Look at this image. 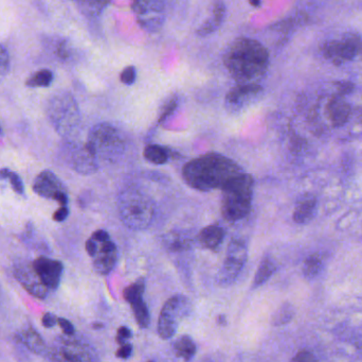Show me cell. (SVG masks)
Returning <instances> with one entry per match:
<instances>
[{
	"instance_id": "83f0119b",
	"label": "cell",
	"mask_w": 362,
	"mask_h": 362,
	"mask_svg": "<svg viewBox=\"0 0 362 362\" xmlns=\"http://www.w3.org/2000/svg\"><path fill=\"white\" fill-rule=\"evenodd\" d=\"M325 268V261L320 254H313L304 261L303 274L306 278H315L321 273Z\"/></svg>"
},
{
	"instance_id": "4dcf8cb0",
	"label": "cell",
	"mask_w": 362,
	"mask_h": 362,
	"mask_svg": "<svg viewBox=\"0 0 362 362\" xmlns=\"http://www.w3.org/2000/svg\"><path fill=\"white\" fill-rule=\"evenodd\" d=\"M144 291H146V281L144 278H141L124 289L123 298L127 303H131L134 300L144 297Z\"/></svg>"
},
{
	"instance_id": "6da1fadb",
	"label": "cell",
	"mask_w": 362,
	"mask_h": 362,
	"mask_svg": "<svg viewBox=\"0 0 362 362\" xmlns=\"http://www.w3.org/2000/svg\"><path fill=\"white\" fill-rule=\"evenodd\" d=\"M223 64L238 85H259L269 67V52L259 40L240 38L228 47Z\"/></svg>"
},
{
	"instance_id": "d4e9b609",
	"label": "cell",
	"mask_w": 362,
	"mask_h": 362,
	"mask_svg": "<svg viewBox=\"0 0 362 362\" xmlns=\"http://www.w3.org/2000/svg\"><path fill=\"white\" fill-rule=\"evenodd\" d=\"M173 350L180 358L189 362L193 358L194 355L196 354L197 348H196V344L193 339L189 336L185 335L181 336L174 342Z\"/></svg>"
},
{
	"instance_id": "cb8c5ba5",
	"label": "cell",
	"mask_w": 362,
	"mask_h": 362,
	"mask_svg": "<svg viewBox=\"0 0 362 362\" xmlns=\"http://www.w3.org/2000/svg\"><path fill=\"white\" fill-rule=\"evenodd\" d=\"M146 161L154 165H165L171 157V152L160 145H148L144 151Z\"/></svg>"
},
{
	"instance_id": "60d3db41",
	"label": "cell",
	"mask_w": 362,
	"mask_h": 362,
	"mask_svg": "<svg viewBox=\"0 0 362 362\" xmlns=\"http://www.w3.org/2000/svg\"><path fill=\"white\" fill-rule=\"evenodd\" d=\"M57 317L55 315L51 314V312H46L42 316V324L45 329H52L53 327L57 324Z\"/></svg>"
},
{
	"instance_id": "8992f818",
	"label": "cell",
	"mask_w": 362,
	"mask_h": 362,
	"mask_svg": "<svg viewBox=\"0 0 362 362\" xmlns=\"http://www.w3.org/2000/svg\"><path fill=\"white\" fill-rule=\"evenodd\" d=\"M47 115L57 134L71 138L81 128V112L78 102L68 91H57L47 103Z\"/></svg>"
},
{
	"instance_id": "8d00e7d4",
	"label": "cell",
	"mask_w": 362,
	"mask_h": 362,
	"mask_svg": "<svg viewBox=\"0 0 362 362\" xmlns=\"http://www.w3.org/2000/svg\"><path fill=\"white\" fill-rule=\"evenodd\" d=\"M291 362H317V358L310 351L302 350L291 359Z\"/></svg>"
},
{
	"instance_id": "277c9868",
	"label": "cell",
	"mask_w": 362,
	"mask_h": 362,
	"mask_svg": "<svg viewBox=\"0 0 362 362\" xmlns=\"http://www.w3.org/2000/svg\"><path fill=\"white\" fill-rule=\"evenodd\" d=\"M255 179L243 172L225 185L221 193V214L226 220L236 222L248 216L251 210Z\"/></svg>"
},
{
	"instance_id": "5bb4252c",
	"label": "cell",
	"mask_w": 362,
	"mask_h": 362,
	"mask_svg": "<svg viewBox=\"0 0 362 362\" xmlns=\"http://www.w3.org/2000/svg\"><path fill=\"white\" fill-rule=\"evenodd\" d=\"M32 188L40 197L54 200L62 206L68 205L69 199H68L67 189L63 182L50 170L40 172L34 180Z\"/></svg>"
},
{
	"instance_id": "f35d334b",
	"label": "cell",
	"mask_w": 362,
	"mask_h": 362,
	"mask_svg": "<svg viewBox=\"0 0 362 362\" xmlns=\"http://www.w3.org/2000/svg\"><path fill=\"white\" fill-rule=\"evenodd\" d=\"M132 337V331L127 327H121L117 332L116 341L120 346L127 344V340Z\"/></svg>"
},
{
	"instance_id": "7dc6e473",
	"label": "cell",
	"mask_w": 362,
	"mask_h": 362,
	"mask_svg": "<svg viewBox=\"0 0 362 362\" xmlns=\"http://www.w3.org/2000/svg\"><path fill=\"white\" fill-rule=\"evenodd\" d=\"M217 322H218L219 325H225L226 324L225 316H219L218 319H217Z\"/></svg>"
},
{
	"instance_id": "f546056e",
	"label": "cell",
	"mask_w": 362,
	"mask_h": 362,
	"mask_svg": "<svg viewBox=\"0 0 362 362\" xmlns=\"http://www.w3.org/2000/svg\"><path fill=\"white\" fill-rule=\"evenodd\" d=\"M81 12L86 16L95 17L100 16L105 10L106 6L110 4V2L103 1H78L76 2Z\"/></svg>"
},
{
	"instance_id": "7bdbcfd3",
	"label": "cell",
	"mask_w": 362,
	"mask_h": 362,
	"mask_svg": "<svg viewBox=\"0 0 362 362\" xmlns=\"http://www.w3.org/2000/svg\"><path fill=\"white\" fill-rule=\"evenodd\" d=\"M68 216H69V210H68L67 206H61L53 215V219L57 222H63L67 219Z\"/></svg>"
},
{
	"instance_id": "ac0fdd59",
	"label": "cell",
	"mask_w": 362,
	"mask_h": 362,
	"mask_svg": "<svg viewBox=\"0 0 362 362\" xmlns=\"http://www.w3.org/2000/svg\"><path fill=\"white\" fill-rule=\"evenodd\" d=\"M351 108L350 104L342 99L341 96L335 95L331 98L327 106V114L331 120L334 127L339 128L346 125L350 118Z\"/></svg>"
},
{
	"instance_id": "9a60e30c",
	"label": "cell",
	"mask_w": 362,
	"mask_h": 362,
	"mask_svg": "<svg viewBox=\"0 0 362 362\" xmlns=\"http://www.w3.org/2000/svg\"><path fill=\"white\" fill-rule=\"evenodd\" d=\"M13 274H14L17 282L36 299L45 300L48 297L50 291L46 288L40 278H38L32 263L21 261V263L15 264L14 268H13Z\"/></svg>"
},
{
	"instance_id": "4316f807",
	"label": "cell",
	"mask_w": 362,
	"mask_h": 362,
	"mask_svg": "<svg viewBox=\"0 0 362 362\" xmlns=\"http://www.w3.org/2000/svg\"><path fill=\"white\" fill-rule=\"evenodd\" d=\"M132 308H133L134 316H135L136 321L142 329H146L150 327L151 316L148 312V305L144 302V297L138 298L131 302Z\"/></svg>"
},
{
	"instance_id": "e0dca14e",
	"label": "cell",
	"mask_w": 362,
	"mask_h": 362,
	"mask_svg": "<svg viewBox=\"0 0 362 362\" xmlns=\"http://www.w3.org/2000/svg\"><path fill=\"white\" fill-rule=\"evenodd\" d=\"M97 254L93 257V268L97 273L107 276L114 270L118 259V249L112 240L97 242Z\"/></svg>"
},
{
	"instance_id": "e575fe53",
	"label": "cell",
	"mask_w": 362,
	"mask_h": 362,
	"mask_svg": "<svg viewBox=\"0 0 362 362\" xmlns=\"http://www.w3.org/2000/svg\"><path fill=\"white\" fill-rule=\"evenodd\" d=\"M136 79H137V70L134 66H129L125 68L120 74V81L124 83L125 85H132L135 83Z\"/></svg>"
},
{
	"instance_id": "f6af8a7d",
	"label": "cell",
	"mask_w": 362,
	"mask_h": 362,
	"mask_svg": "<svg viewBox=\"0 0 362 362\" xmlns=\"http://www.w3.org/2000/svg\"><path fill=\"white\" fill-rule=\"evenodd\" d=\"M91 238L97 242H107V240L110 239V234L104 231V230H98V231H95V233L93 234Z\"/></svg>"
},
{
	"instance_id": "1f68e13d",
	"label": "cell",
	"mask_w": 362,
	"mask_h": 362,
	"mask_svg": "<svg viewBox=\"0 0 362 362\" xmlns=\"http://www.w3.org/2000/svg\"><path fill=\"white\" fill-rule=\"evenodd\" d=\"M293 316H295V310L291 304L285 303L276 310L274 314V318H272V323L276 327H281V325L287 324L293 320Z\"/></svg>"
},
{
	"instance_id": "2e32d148",
	"label": "cell",
	"mask_w": 362,
	"mask_h": 362,
	"mask_svg": "<svg viewBox=\"0 0 362 362\" xmlns=\"http://www.w3.org/2000/svg\"><path fill=\"white\" fill-rule=\"evenodd\" d=\"M32 265L38 278L49 291H54L59 288L64 271V265L61 261L40 256L32 261Z\"/></svg>"
},
{
	"instance_id": "3957f363",
	"label": "cell",
	"mask_w": 362,
	"mask_h": 362,
	"mask_svg": "<svg viewBox=\"0 0 362 362\" xmlns=\"http://www.w3.org/2000/svg\"><path fill=\"white\" fill-rule=\"evenodd\" d=\"M118 210L125 227L133 231L150 227L156 214L154 200L136 187H127L118 198Z\"/></svg>"
},
{
	"instance_id": "ab89813d",
	"label": "cell",
	"mask_w": 362,
	"mask_h": 362,
	"mask_svg": "<svg viewBox=\"0 0 362 362\" xmlns=\"http://www.w3.org/2000/svg\"><path fill=\"white\" fill-rule=\"evenodd\" d=\"M133 353V344H123L120 346L118 351H117L116 356L121 359H129L132 356Z\"/></svg>"
},
{
	"instance_id": "f1b7e54d",
	"label": "cell",
	"mask_w": 362,
	"mask_h": 362,
	"mask_svg": "<svg viewBox=\"0 0 362 362\" xmlns=\"http://www.w3.org/2000/svg\"><path fill=\"white\" fill-rule=\"evenodd\" d=\"M53 74L49 69H40L38 72H34L29 79H28V87H49L51 83L53 82Z\"/></svg>"
},
{
	"instance_id": "836d02e7",
	"label": "cell",
	"mask_w": 362,
	"mask_h": 362,
	"mask_svg": "<svg viewBox=\"0 0 362 362\" xmlns=\"http://www.w3.org/2000/svg\"><path fill=\"white\" fill-rule=\"evenodd\" d=\"M6 179H8V181H10L11 186H12L13 191H14L15 193L21 196L25 193V185H23L21 176H19L16 172H12L11 170H8Z\"/></svg>"
},
{
	"instance_id": "ee69618b",
	"label": "cell",
	"mask_w": 362,
	"mask_h": 362,
	"mask_svg": "<svg viewBox=\"0 0 362 362\" xmlns=\"http://www.w3.org/2000/svg\"><path fill=\"white\" fill-rule=\"evenodd\" d=\"M338 95L344 96L346 94L352 93L354 91V84L350 82H339L338 83Z\"/></svg>"
},
{
	"instance_id": "4fadbf2b",
	"label": "cell",
	"mask_w": 362,
	"mask_h": 362,
	"mask_svg": "<svg viewBox=\"0 0 362 362\" xmlns=\"http://www.w3.org/2000/svg\"><path fill=\"white\" fill-rule=\"evenodd\" d=\"M264 94L261 85H236L228 91L225 108L231 115H240L257 103Z\"/></svg>"
},
{
	"instance_id": "f907efd6",
	"label": "cell",
	"mask_w": 362,
	"mask_h": 362,
	"mask_svg": "<svg viewBox=\"0 0 362 362\" xmlns=\"http://www.w3.org/2000/svg\"><path fill=\"white\" fill-rule=\"evenodd\" d=\"M1 134H2L1 128H0V135H1Z\"/></svg>"
},
{
	"instance_id": "74e56055",
	"label": "cell",
	"mask_w": 362,
	"mask_h": 362,
	"mask_svg": "<svg viewBox=\"0 0 362 362\" xmlns=\"http://www.w3.org/2000/svg\"><path fill=\"white\" fill-rule=\"evenodd\" d=\"M57 324L61 327L63 331L64 335L66 336H74L76 335V329H74V324L70 322L69 320L65 318L57 319Z\"/></svg>"
},
{
	"instance_id": "52a82bcc",
	"label": "cell",
	"mask_w": 362,
	"mask_h": 362,
	"mask_svg": "<svg viewBox=\"0 0 362 362\" xmlns=\"http://www.w3.org/2000/svg\"><path fill=\"white\" fill-rule=\"evenodd\" d=\"M49 362H100L93 346L78 336H59L48 346Z\"/></svg>"
},
{
	"instance_id": "7a4b0ae2",
	"label": "cell",
	"mask_w": 362,
	"mask_h": 362,
	"mask_svg": "<svg viewBox=\"0 0 362 362\" xmlns=\"http://www.w3.org/2000/svg\"><path fill=\"white\" fill-rule=\"evenodd\" d=\"M243 174L242 168L225 155L206 153L192 159L182 168V178L191 188L198 191L223 189L225 185Z\"/></svg>"
},
{
	"instance_id": "b9f144b4",
	"label": "cell",
	"mask_w": 362,
	"mask_h": 362,
	"mask_svg": "<svg viewBox=\"0 0 362 362\" xmlns=\"http://www.w3.org/2000/svg\"><path fill=\"white\" fill-rule=\"evenodd\" d=\"M57 57L62 60H68L71 57V52H70V49L68 48L67 43L63 42L57 46Z\"/></svg>"
},
{
	"instance_id": "681fc988",
	"label": "cell",
	"mask_w": 362,
	"mask_h": 362,
	"mask_svg": "<svg viewBox=\"0 0 362 362\" xmlns=\"http://www.w3.org/2000/svg\"><path fill=\"white\" fill-rule=\"evenodd\" d=\"M250 4H252V6H259V4H259V2H252V1H251Z\"/></svg>"
},
{
	"instance_id": "484cf974",
	"label": "cell",
	"mask_w": 362,
	"mask_h": 362,
	"mask_svg": "<svg viewBox=\"0 0 362 362\" xmlns=\"http://www.w3.org/2000/svg\"><path fill=\"white\" fill-rule=\"evenodd\" d=\"M276 266L274 261H272L269 256L264 257V259H262L261 264H259L257 273H255L252 284L253 288H257V287L265 284V283L272 278V274L276 272Z\"/></svg>"
},
{
	"instance_id": "c3c4849f",
	"label": "cell",
	"mask_w": 362,
	"mask_h": 362,
	"mask_svg": "<svg viewBox=\"0 0 362 362\" xmlns=\"http://www.w3.org/2000/svg\"><path fill=\"white\" fill-rule=\"evenodd\" d=\"M103 327V324H93V329H100Z\"/></svg>"
},
{
	"instance_id": "ba28073f",
	"label": "cell",
	"mask_w": 362,
	"mask_h": 362,
	"mask_svg": "<svg viewBox=\"0 0 362 362\" xmlns=\"http://www.w3.org/2000/svg\"><path fill=\"white\" fill-rule=\"evenodd\" d=\"M191 312V303L185 295H176L168 300L159 315V336L165 340L175 336L181 321Z\"/></svg>"
},
{
	"instance_id": "7402d4cb",
	"label": "cell",
	"mask_w": 362,
	"mask_h": 362,
	"mask_svg": "<svg viewBox=\"0 0 362 362\" xmlns=\"http://www.w3.org/2000/svg\"><path fill=\"white\" fill-rule=\"evenodd\" d=\"M225 230L218 225H209L199 232L197 242L202 248L209 250H216L225 239Z\"/></svg>"
},
{
	"instance_id": "603a6c76",
	"label": "cell",
	"mask_w": 362,
	"mask_h": 362,
	"mask_svg": "<svg viewBox=\"0 0 362 362\" xmlns=\"http://www.w3.org/2000/svg\"><path fill=\"white\" fill-rule=\"evenodd\" d=\"M165 248L172 252H180V251L189 250L193 244V240L187 234L170 233L165 237Z\"/></svg>"
},
{
	"instance_id": "d590c367",
	"label": "cell",
	"mask_w": 362,
	"mask_h": 362,
	"mask_svg": "<svg viewBox=\"0 0 362 362\" xmlns=\"http://www.w3.org/2000/svg\"><path fill=\"white\" fill-rule=\"evenodd\" d=\"M177 97H172L171 100L168 101V103L165 104V108H163V113H161L160 117H159V123H163V121L165 120L168 117L171 116V115L173 114L174 111L177 108Z\"/></svg>"
},
{
	"instance_id": "d6986e66",
	"label": "cell",
	"mask_w": 362,
	"mask_h": 362,
	"mask_svg": "<svg viewBox=\"0 0 362 362\" xmlns=\"http://www.w3.org/2000/svg\"><path fill=\"white\" fill-rule=\"evenodd\" d=\"M317 210V198L314 195H303L299 198L293 210V221L298 225H306L314 219Z\"/></svg>"
},
{
	"instance_id": "7c38bea8",
	"label": "cell",
	"mask_w": 362,
	"mask_h": 362,
	"mask_svg": "<svg viewBox=\"0 0 362 362\" xmlns=\"http://www.w3.org/2000/svg\"><path fill=\"white\" fill-rule=\"evenodd\" d=\"M62 152L68 166L82 176H90L99 169L100 165L87 148L86 144L68 140L64 145Z\"/></svg>"
},
{
	"instance_id": "44dd1931",
	"label": "cell",
	"mask_w": 362,
	"mask_h": 362,
	"mask_svg": "<svg viewBox=\"0 0 362 362\" xmlns=\"http://www.w3.org/2000/svg\"><path fill=\"white\" fill-rule=\"evenodd\" d=\"M16 339L23 344L30 352L46 356L48 346L42 339V336L33 327H25L23 331L17 333Z\"/></svg>"
},
{
	"instance_id": "5b68a950",
	"label": "cell",
	"mask_w": 362,
	"mask_h": 362,
	"mask_svg": "<svg viewBox=\"0 0 362 362\" xmlns=\"http://www.w3.org/2000/svg\"><path fill=\"white\" fill-rule=\"evenodd\" d=\"M87 148L99 165L117 163L125 151L122 133L107 123H98L90 130L87 138Z\"/></svg>"
},
{
	"instance_id": "9c48e42d",
	"label": "cell",
	"mask_w": 362,
	"mask_h": 362,
	"mask_svg": "<svg viewBox=\"0 0 362 362\" xmlns=\"http://www.w3.org/2000/svg\"><path fill=\"white\" fill-rule=\"evenodd\" d=\"M248 257L246 242L240 238H233L228 246L225 261L217 273L216 281L221 286H229L235 282L242 272Z\"/></svg>"
},
{
	"instance_id": "8fae6325",
	"label": "cell",
	"mask_w": 362,
	"mask_h": 362,
	"mask_svg": "<svg viewBox=\"0 0 362 362\" xmlns=\"http://www.w3.org/2000/svg\"><path fill=\"white\" fill-rule=\"evenodd\" d=\"M362 52V40L356 34H346L342 40H327L322 45V53L329 61L339 66L352 61Z\"/></svg>"
},
{
	"instance_id": "d6a6232c",
	"label": "cell",
	"mask_w": 362,
	"mask_h": 362,
	"mask_svg": "<svg viewBox=\"0 0 362 362\" xmlns=\"http://www.w3.org/2000/svg\"><path fill=\"white\" fill-rule=\"evenodd\" d=\"M8 69H10V55L8 50L0 45V82L8 74Z\"/></svg>"
},
{
	"instance_id": "bcb514c9",
	"label": "cell",
	"mask_w": 362,
	"mask_h": 362,
	"mask_svg": "<svg viewBox=\"0 0 362 362\" xmlns=\"http://www.w3.org/2000/svg\"><path fill=\"white\" fill-rule=\"evenodd\" d=\"M86 251L89 256L93 257V259L95 257V255L97 254L98 244L97 242H95L91 237L86 242Z\"/></svg>"
},
{
	"instance_id": "30bf717a",
	"label": "cell",
	"mask_w": 362,
	"mask_h": 362,
	"mask_svg": "<svg viewBox=\"0 0 362 362\" xmlns=\"http://www.w3.org/2000/svg\"><path fill=\"white\" fill-rule=\"evenodd\" d=\"M132 10L142 29L156 33L165 25V6L160 0H138L132 4Z\"/></svg>"
},
{
	"instance_id": "ffe728a7",
	"label": "cell",
	"mask_w": 362,
	"mask_h": 362,
	"mask_svg": "<svg viewBox=\"0 0 362 362\" xmlns=\"http://www.w3.org/2000/svg\"><path fill=\"white\" fill-rule=\"evenodd\" d=\"M226 17V4L221 1L214 2L211 8L210 15L204 19V23L198 28L197 34L199 36H206L217 31L223 25Z\"/></svg>"
},
{
	"instance_id": "816d5d0a",
	"label": "cell",
	"mask_w": 362,
	"mask_h": 362,
	"mask_svg": "<svg viewBox=\"0 0 362 362\" xmlns=\"http://www.w3.org/2000/svg\"><path fill=\"white\" fill-rule=\"evenodd\" d=\"M148 362H153V361H148Z\"/></svg>"
}]
</instances>
